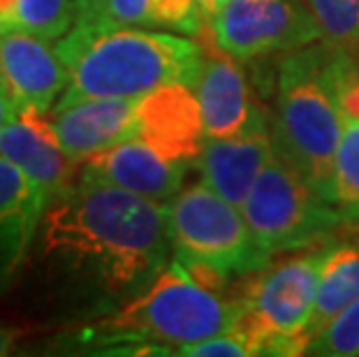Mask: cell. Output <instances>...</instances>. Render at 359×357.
<instances>
[{"label": "cell", "instance_id": "cell-1", "mask_svg": "<svg viewBox=\"0 0 359 357\" xmlns=\"http://www.w3.org/2000/svg\"><path fill=\"white\" fill-rule=\"evenodd\" d=\"M172 255L167 204L86 181L47 204L28 253L51 292L86 316L137 297Z\"/></svg>", "mask_w": 359, "mask_h": 357}, {"label": "cell", "instance_id": "cell-2", "mask_svg": "<svg viewBox=\"0 0 359 357\" xmlns=\"http://www.w3.org/2000/svg\"><path fill=\"white\" fill-rule=\"evenodd\" d=\"M56 49L70 70L56 107L88 97H142L170 83L195 86L204 65L200 44L144 26L74 24Z\"/></svg>", "mask_w": 359, "mask_h": 357}, {"label": "cell", "instance_id": "cell-3", "mask_svg": "<svg viewBox=\"0 0 359 357\" xmlns=\"http://www.w3.org/2000/svg\"><path fill=\"white\" fill-rule=\"evenodd\" d=\"M246 304L227 299L190 276L172 257L144 290L77 334V344L111 355H179L243 321Z\"/></svg>", "mask_w": 359, "mask_h": 357}, {"label": "cell", "instance_id": "cell-4", "mask_svg": "<svg viewBox=\"0 0 359 357\" xmlns=\"http://www.w3.org/2000/svg\"><path fill=\"white\" fill-rule=\"evenodd\" d=\"M355 54L323 40L287 51L269 114L273 151L332 204L334 161L343 133V81Z\"/></svg>", "mask_w": 359, "mask_h": 357}, {"label": "cell", "instance_id": "cell-5", "mask_svg": "<svg viewBox=\"0 0 359 357\" xmlns=\"http://www.w3.org/2000/svg\"><path fill=\"white\" fill-rule=\"evenodd\" d=\"M167 220L174 257L209 290L223 292L234 276L259 274L271 264L243 211L206 184L183 188L167 202Z\"/></svg>", "mask_w": 359, "mask_h": 357}, {"label": "cell", "instance_id": "cell-6", "mask_svg": "<svg viewBox=\"0 0 359 357\" xmlns=\"http://www.w3.org/2000/svg\"><path fill=\"white\" fill-rule=\"evenodd\" d=\"M241 211L257 244L271 257L325 244L343 225L334 204L318 195L276 151L255 179Z\"/></svg>", "mask_w": 359, "mask_h": 357}, {"label": "cell", "instance_id": "cell-7", "mask_svg": "<svg viewBox=\"0 0 359 357\" xmlns=\"http://www.w3.org/2000/svg\"><path fill=\"white\" fill-rule=\"evenodd\" d=\"M336 244L306 248L304 255L290 257L276 267L262 269L248 292L243 325L262 334L269 344V355L306 353V330L316 309L320 278Z\"/></svg>", "mask_w": 359, "mask_h": 357}, {"label": "cell", "instance_id": "cell-8", "mask_svg": "<svg viewBox=\"0 0 359 357\" xmlns=\"http://www.w3.org/2000/svg\"><path fill=\"white\" fill-rule=\"evenodd\" d=\"M206 21L216 49L239 63L287 54L320 40L306 0H230Z\"/></svg>", "mask_w": 359, "mask_h": 357}, {"label": "cell", "instance_id": "cell-9", "mask_svg": "<svg viewBox=\"0 0 359 357\" xmlns=\"http://www.w3.org/2000/svg\"><path fill=\"white\" fill-rule=\"evenodd\" d=\"M190 163L170 161L142 137L128 140L83 161L79 181L123 188L154 202H172L183 191Z\"/></svg>", "mask_w": 359, "mask_h": 357}, {"label": "cell", "instance_id": "cell-10", "mask_svg": "<svg viewBox=\"0 0 359 357\" xmlns=\"http://www.w3.org/2000/svg\"><path fill=\"white\" fill-rule=\"evenodd\" d=\"M195 93L200 97L206 140L239 137L269 128V114L255 100L241 63L223 51L220 56H204Z\"/></svg>", "mask_w": 359, "mask_h": 357}, {"label": "cell", "instance_id": "cell-11", "mask_svg": "<svg viewBox=\"0 0 359 357\" xmlns=\"http://www.w3.org/2000/svg\"><path fill=\"white\" fill-rule=\"evenodd\" d=\"M0 72L17 109L51 112L70 83V70L49 40L19 28L0 33Z\"/></svg>", "mask_w": 359, "mask_h": 357}, {"label": "cell", "instance_id": "cell-12", "mask_svg": "<svg viewBox=\"0 0 359 357\" xmlns=\"http://www.w3.org/2000/svg\"><path fill=\"white\" fill-rule=\"evenodd\" d=\"M140 97H88L51 109L60 149L74 163L140 137Z\"/></svg>", "mask_w": 359, "mask_h": 357}, {"label": "cell", "instance_id": "cell-13", "mask_svg": "<svg viewBox=\"0 0 359 357\" xmlns=\"http://www.w3.org/2000/svg\"><path fill=\"white\" fill-rule=\"evenodd\" d=\"M140 137L170 161L195 165L206 133L195 86L170 83L140 97Z\"/></svg>", "mask_w": 359, "mask_h": 357}, {"label": "cell", "instance_id": "cell-14", "mask_svg": "<svg viewBox=\"0 0 359 357\" xmlns=\"http://www.w3.org/2000/svg\"><path fill=\"white\" fill-rule=\"evenodd\" d=\"M0 158L21 167L40 186L47 204L72 186L77 163L60 149L51 119H44V112H17V119L0 130Z\"/></svg>", "mask_w": 359, "mask_h": 357}, {"label": "cell", "instance_id": "cell-15", "mask_svg": "<svg viewBox=\"0 0 359 357\" xmlns=\"http://www.w3.org/2000/svg\"><path fill=\"white\" fill-rule=\"evenodd\" d=\"M47 197L28 174L0 158V295L12 285L33 246Z\"/></svg>", "mask_w": 359, "mask_h": 357}, {"label": "cell", "instance_id": "cell-16", "mask_svg": "<svg viewBox=\"0 0 359 357\" xmlns=\"http://www.w3.org/2000/svg\"><path fill=\"white\" fill-rule=\"evenodd\" d=\"M273 156L271 130H257L239 137L206 140L195 167L202 184L223 195L234 207H243L259 172Z\"/></svg>", "mask_w": 359, "mask_h": 357}, {"label": "cell", "instance_id": "cell-17", "mask_svg": "<svg viewBox=\"0 0 359 357\" xmlns=\"http://www.w3.org/2000/svg\"><path fill=\"white\" fill-rule=\"evenodd\" d=\"M355 299H359V248L336 244L320 278L316 309L306 330V344Z\"/></svg>", "mask_w": 359, "mask_h": 357}, {"label": "cell", "instance_id": "cell-18", "mask_svg": "<svg viewBox=\"0 0 359 357\" xmlns=\"http://www.w3.org/2000/svg\"><path fill=\"white\" fill-rule=\"evenodd\" d=\"M332 204L343 225L359 230V116L343 112V133L334 161Z\"/></svg>", "mask_w": 359, "mask_h": 357}, {"label": "cell", "instance_id": "cell-19", "mask_svg": "<svg viewBox=\"0 0 359 357\" xmlns=\"http://www.w3.org/2000/svg\"><path fill=\"white\" fill-rule=\"evenodd\" d=\"M77 21L74 0H19L10 28L58 42Z\"/></svg>", "mask_w": 359, "mask_h": 357}, {"label": "cell", "instance_id": "cell-20", "mask_svg": "<svg viewBox=\"0 0 359 357\" xmlns=\"http://www.w3.org/2000/svg\"><path fill=\"white\" fill-rule=\"evenodd\" d=\"M320 28V40L357 54L359 49V0H306Z\"/></svg>", "mask_w": 359, "mask_h": 357}, {"label": "cell", "instance_id": "cell-21", "mask_svg": "<svg viewBox=\"0 0 359 357\" xmlns=\"http://www.w3.org/2000/svg\"><path fill=\"white\" fill-rule=\"evenodd\" d=\"M306 355L357 357L359 355V299L320 330L306 344Z\"/></svg>", "mask_w": 359, "mask_h": 357}, {"label": "cell", "instance_id": "cell-22", "mask_svg": "<svg viewBox=\"0 0 359 357\" xmlns=\"http://www.w3.org/2000/svg\"><path fill=\"white\" fill-rule=\"evenodd\" d=\"M179 355L186 357H253V355H269V344L262 334L246 328L243 323L234 330L216 334L204 341H197L193 346L181 348Z\"/></svg>", "mask_w": 359, "mask_h": 357}, {"label": "cell", "instance_id": "cell-23", "mask_svg": "<svg viewBox=\"0 0 359 357\" xmlns=\"http://www.w3.org/2000/svg\"><path fill=\"white\" fill-rule=\"evenodd\" d=\"M151 0H97L74 24L88 26H144Z\"/></svg>", "mask_w": 359, "mask_h": 357}, {"label": "cell", "instance_id": "cell-24", "mask_svg": "<svg viewBox=\"0 0 359 357\" xmlns=\"http://www.w3.org/2000/svg\"><path fill=\"white\" fill-rule=\"evenodd\" d=\"M17 112L19 109H17V102H14V95L10 86H7L3 72H0V130L17 119Z\"/></svg>", "mask_w": 359, "mask_h": 357}, {"label": "cell", "instance_id": "cell-25", "mask_svg": "<svg viewBox=\"0 0 359 357\" xmlns=\"http://www.w3.org/2000/svg\"><path fill=\"white\" fill-rule=\"evenodd\" d=\"M17 337H19V330H14V328H10V325L0 323V357L12 353L14 344H17Z\"/></svg>", "mask_w": 359, "mask_h": 357}, {"label": "cell", "instance_id": "cell-26", "mask_svg": "<svg viewBox=\"0 0 359 357\" xmlns=\"http://www.w3.org/2000/svg\"><path fill=\"white\" fill-rule=\"evenodd\" d=\"M19 0H0V19L5 21L7 28H10V21L14 17V10H17Z\"/></svg>", "mask_w": 359, "mask_h": 357}, {"label": "cell", "instance_id": "cell-27", "mask_svg": "<svg viewBox=\"0 0 359 357\" xmlns=\"http://www.w3.org/2000/svg\"><path fill=\"white\" fill-rule=\"evenodd\" d=\"M197 3H200L202 12H204V17L209 19L211 14H216V12L220 10V7L227 5V3H230V0H197Z\"/></svg>", "mask_w": 359, "mask_h": 357}, {"label": "cell", "instance_id": "cell-28", "mask_svg": "<svg viewBox=\"0 0 359 357\" xmlns=\"http://www.w3.org/2000/svg\"><path fill=\"white\" fill-rule=\"evenodd\" d=\"M95 3H97V0H74V7H77V19H81Z\"/></svg>", "mask_w": 359, "mask_h": 357}, {"label": "cell", "instance_id": "cell-29", "mask_svg": "<svg viewBox=\"0 0 359 357\" xmlns=\"http://www.w3.org/2000/svg\"><path fill=\"white\" fill-rule=\"evenodd\" d=\"M7 28V24H5V21L3 19H0V33H3V30Z\"/></svg>", "mask_w": 359, "mask_h": 357}, {"label": "cell", "instance_id": "cell-30", "mask_svg": "<svg viewBox=\"0 0 359 357\" xmlns=\"http://www.w3.org/2000/svg\"><path fill=\"white\" fill-rule=\"evenodd\" d=\"M355 58H357V65H359V49H357V54H355Z\"/></svg>", "mask_w": 359, "mask_h": 357}]
</instances>
